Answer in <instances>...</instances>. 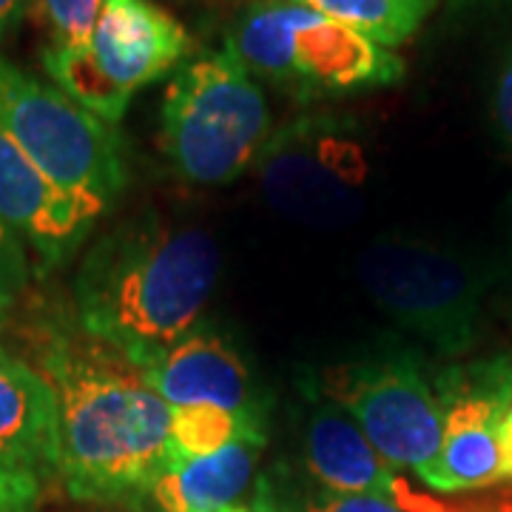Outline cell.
<instances>
[{
    "mask_svg": "<svg viewBox=\"0 0 512 512\" xmlns=\"http://www.w3.org/2000/svg\"><path fill=\"white\" fill-rule=\"evenodd\" d=\"M29 285L26 242L0 217V311H6Z\"/></svg>",
    "mask_w": 512,
    "mask_h": 512,
    "instance_id": "obj_19",
    "label": "cell"
},
{
    "mask_svg": "<svg viewBox=\"0 0 512 512\" xmlns=\"http://www.w3.org/2000/svg\"><path fill=\"white\" fill-rule=\"evenodd\" d=\"M43 476L12 458L0 456V512H35Z\"/></svg>",
    "mask_w": 512,
    "mask_h": 512,
    "instance_id": "obj_20",
    "label": "cell"
},
{
    "mask_svg": "<svg viewBox=\"0 0 512 512\" xmlns=\"http://www.w3.org/2000/svg\"><path fill=\"white\" fill-rule=\"evenodd\" d=\"M254 168L265 200L285 220L339 228L365 211L370 165L362 131L350 117H293L271 131Z\"/></svg>",
    "mask_w": 512,
    "mask_h": 512,
    "instance_id": "obj_7",
    "label": "cell"
},
{
    "mask_svg": "<svg viewBox=\"0 0 512 512\" xmlns=\"http://www.w3.org/2000/svg\"><path fill=\"white\" fill-rule=\"evenodd\" d=\"M43 376L57 399V476L77 501L143 507L163 470L171 407L120 353L55 339Z\"/></svg>",
    "mask_w": 512,
    "mask_h": 512,
    "instance_id": "obj_1",
    "label": "cell"
},
{
    "mask_svg": "<svg viewBox=\"0 0 512 512\" xmlns=\"http://www.w3.org/2000/svg\"><path fill=\"white\" fill-rule=\"evenodd\" d=\"M234 441H248V444L262 447L265 444L262 419L234 416V413L211 410V407L171 410V433H168L165 456H211Z\"/></svg>",
    "mask_w": 512,
    "mask_h": 512,
    "instance_id": "obj_17",
    "label": "cell"
},
{
    "mask_svg": "<svg viewBox=\"0 0 512 512\" xmlns=\"http://www.w3.org/2000/svg\"><path fill=\"white\" fill-rule=\"evenodd\" d=\"M32 0H0V40L9 35V29L20 20V15L29 9Z\"/></svg>",
    "mask_w": 512,
    "mask_h": 512,
    "instance_id": "obj_23",
    "label": "cell"
},
{
    "mask_svg": "<svg viewBox=\"0 0 512 512\" xmlns=\"http://www.w3.org/2000/svg\"><path fill=\"white\" fill-rule=\"evenodd\" d=\"M217 276L220 248L208 231L148 214L106 234L83 259L77 322L143 370L197 328Z\"/></svg>",
    "mask_w": 512,
    "mask_h": 512,
    "instance_id": "obj_2",
    "label": "cell"
},
{
    "mask_svg": "<svg viewBox=\"0 0 512 512\" xmlns=\"http://www.w3.org/2000/svg\"><path fill=\"white\" fill-rule=\"evenodd\" d=\"M259 447L234 441L211 456H165L151 498L163 512H220L237 507L251 484Z\"/></svg>",
    "mask_w": 512,
    "mask_h": 512,
    "instance_id": "obj_15",
    "label": "cell"
},
{
    "mask_svg": "<svg viewBox=\"0 0 512 512\" xmlns=\"http://www.w3.org/2000/svg\"><path fill=\"white\" fill-rule=\"evenodd\" d=\"M254 80L299 103L396 86L404 60L348 26L299 3L262 0L237 20L225 43Z\"/></svg>",
    "mask_w": 512,
    "mask_h": 512,
    "instance_id": "obj_3",
    "label": "cell"
},
{
    "mask_svg": "<svg viewBox=\"0 0 512 512\" xmlns=\"http://www.w3.org/2000/svg\"><path fill=\"white\" fill-rule=\"evenodd\" d=\"M504 478H512V410L504 421Z\"/></svg>",
    "mask_w": 512,
    "mask_h": 512,
    "instance_id": "obj_24",
    "label": "cell"
},
{
    "mask_svg": "<svg viewBox=\"0 0 512 512\" xmlns=\"http://www.w3.org/2000/svg\"><path fill=\"white\" fill-rule=\"evenodd\" d=\"M194 43L185 26L154 0H103L86 46L43 49V69L57 89L117 126L131 97L177 72Z\"/></svg>",
    "mask_w": 512,
    "mask_h": 512,
    "instance_id": "obj_5",
    "label": "cell"
},
{
    "mask_svg": "<svg viewBox=\"0 0 512 512\" xmlns=\"http://www.w3.org/2000/svg\"><path fill=\"white\" fill-rule=\"evenodd\" d=\"M268 100L228 46L183 63L163 97V151L194 185H228L271 137Z\"/></svg>",
    "mask_w": 512,
    "mask_h": 512,
    "instance_id": "obj_4",
    "label": "cell"
},
{
    "mask_svg": "<svg viewBox=\"0 0 512 512\" xmlns=\"http://www.w3.org/2000/svg\"><path fill=\"white\" fill-rule=\"evenodd\" d=\"M444 439L416 476L439 493H467L504 478V421L512 410V359L493 356L436 379Z\"/></svg>",
    "mask_w": 512,
    "mask_h": 512,
    "instance_id": "obj_10",
    "label": "cell"
},
{
    "mask_svg": "<svg viewBox=\"0 0 512 512\" xmlns=\"http://www.w3.org/2000/svg\"><path fill=\"white\" fill-rule=\"evenodd\" d=\"M336 20L384 49L413 40L439 0H285Z\"/></svg>",
    "mask_w": 512,
    "mask_h": 512,
    "instance_id": "obj_16",
    "label": "cell"
},
{
    "mask_svg": "<svg viewBox=\"0 0 512 512\" xmlns=\"http://www.w3.org/2000/svg\"><path fill=\"white\" fill-rule=\"evenodd\" d=\"M302 512H402V507L376 495L336 493V490L322 487L305 498Z\"/></svg>",
    "mask_w": 512,
    "mask_h": 512,
    "instance_id": "obj_21",
    "label": "cell"
},
{
    "mask_svg": "<svg viewBox=\"0 0 512 512\" xmlns=\"http://www.w3.org/2000/svg\"><path fill=\"white\" fill-rule=\"evenodd\" d=\"M328 393L393 470L410 467L416 473L441 450L439 393L413 353H387L339 367L330 373Z\"/></svg>",
    "mask_w": 512,
    "mask_h": 512,
    "instance_id": "obj_9",
    "label": "cell"
},
{
    "mask_svg": "<svg viewBox=\"0 0 512 512\" xmlns=\"http://www.w3.org/2000/svg\"><path fill=\"white\" fill-rule=\"evenodd\" d=\"M103 214V205L52 183L0 128V217L35 248L43 265L63 262Z\"/></svg>",
    "mask_w": 512,
    "mask_h": 512,
    "instance_id": "obj_11",
    "label": "cell"
},
{
    "mask_svg": "<svg viewBox=\"0 0 512 512\" xmlns=\"http://www.w3.org/2000/svg\"><path fill=\"white\" fill-rule=\"evenodd\" d=\"M0 330H3V311H0ZM0 356H6V350H3V345H0Z\"/></svg>",
    "mask_w": 512,
    "mask_h": 512,
    "instance_id": "obj_26",
    "label": "cell"
},
{
    "mask_svg": "<svg viewBox=\"0 0 512 512\" xmlns=\"http://www.w3.org/2000/svg\"><path fill=\"white\" fill-rule=\"evenodd\" d=\"M35 15L49 32V46H86L100 18L103 0H32Z\"/></svg>",
    "mask_w": 512,
    "mask_h": 512,
    "instance_id": "obj_18",
    "label": "cell"
},
{
    "mask_svg": "<svg viewBox=\"0 0 512 512\" xmlns=\"http://www.w3.org/2000/svg\"><path fill=\"white\" fill-rule=\"evenodd\" d=\"M220 512H251V510H245V507H225V510Z\"/></svg>",
    "mask_w": 512,
    "mask_h": 512,
    "instance_id": "obj_25",
    "label": "cell"
},
{
    "mask_svg": "<svg viewBox=\"0 0 512 512\" xmlns=\"http://www.w3.org/2000/svg\"><path fill=\"white\" fill-rule=\"evenodd\" d=\"M305 461L316 481L336 493L376 495L393 504L410 498L396 470L342 407L325 402L313 407L305 427Z\"/></svg>",
    "mask_w": 512,
    "mask_h": 512,
    "instance_id": "obj_13",
    "label": "cell"
},
{
    "mask_svg": "<svg viewBox=\"0 0 512 512\" xmlns=\"http://www.w3.org/2000/svg\"><path fill=\"white\" fill-rule=\"evenodd\" d=\"M0 128L63 191L109 208L126 188L114 126L0 55Z\"/></svg>",
    "mask_w": 512,
    "mask_h": 512,
    "instance_id": "obj_6",
    "label": "cell"
},
{
    "mask_svg": "<svg viewBox=\"0 0 512 512\" xmlns=\"http://www.w3.org/2000/svg\"><path fill=\"white\" fill-rule=\"evenodd\" d=\"M140 376L171 410L211 407L262 419L248 367L234 345L214 328H191L157 362L143 367Z\"/></svg>",
    "mask_w": 512,
    "mask_h": 512,
    "instance_id": "obj_12",
    "label": "cell"
},
{
    "mask_svg": "<svg viewBox=\"0 0 512 512\" xmlns=\"http://www.w3.org/2000/svg\"><path fill=\"white\" fill-rule=\"evenodd\" d=\"M493 123L501 143L512 151V52L501 63L493 89Z\"/></svg>",
    "mask_w": 512,
    "mask_h": 512,
    "instance_id": "obj_22",
    "label": "cell"
},
{
    "mask_svg": "<svg viewBox=\"0 0 512 512\" xmlns=\"http://www.w3.org/2000/svg\"><path fill=\"white\" fill-rule=\"evenodd\" d=\"M0 456L40 476L57 473V399L43 373L0 356Z\"/></svg>",
    "mask_w": 512,
    "mask_h": 512,
    "instance_id": "obj_14",
    "label": "cell"
},
{
    "mask_svg": "<svg viewBox=\"0 0 512 512\" xmlns=\"http://www.w3.org/2000/svg\"><path fill=\"white\" fill-rule=\"evenodd\" d=\"M359 282L396 325L444 356L467 353L481 328V276L430 242L382 237L359 256Z\"/></svg>",
    "mask_w": 512,
    "mask_h": 512,
    "instance_id": "obj_8",
    "label": "cell"
}]
</instances>
